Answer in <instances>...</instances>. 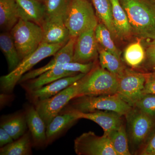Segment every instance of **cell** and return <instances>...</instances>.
Here are the masks:
<instances>
[{"label": "cell", "mask_w": 155, "mask_h": 155, "mask_svg": "<svg viewBox=\"0 0 155 155\" xmlns=\"http://www.w3.org/2000/svg\"><path fill=\"white\" fill-rule=\"evenodd\" d=\"M143 95L155 94V79L150 77L146 74V81L143 91Z\"/></svg>", "instance_id": "836d02e7"}, {"label": "cell", "mask_w": 155, "mask_h": 155, "mask_svg": "<svg viewBox=\"0 0 155 155\" xmlns=\"http://www.w3.org/2000/svg\"><path fill=\"white\" fill-rule=\"evenodd\" d=\"M95 34L98 44L103 48L121 59V53L115 45L110 32L104 23L97 24L95 29Z\"/></svg>", "instance_id": "83f0119b"}, {"label": "cell", "mask_w": 155, "mask_h": 155, "mask_svg": "<svg viewBox=\"0 0 155 155\" xmlns=\"http://www.w3.org/2000/svg\"><path fill=\"white\" fill-rule=\"evenodd\" d=\"M74 150L78 155H117L107 136L85 132L74 140Z\"/></svg>", "instance_id": "30bf717a"}, {"label": "cell", "mask_w": 155, "mask_h": 155, "mask_svg": "<svg viewBox=\"0 0 155 155\" xmlns=\"http://www.w3.org/2000/svg\"><path fill=\"white\" fill-rule=\"evenodd\" d=\"M65 45H52L42 43L37 49L22 60L16 69L1 77V91L4 94L11 93L24 74L44 59L54 55Z\"/></svg>", "instance_id": "7a4b0ae2"}, {"label": "cell", "mask_w": 155, "mask_h": 155, "mask_svg": "<svg viewBox=\"0 0 155 155\" xmlns=\"http://www.w3.org/2000/svg\"><path fill=\"white\" fill-rule=\"evenodd\" d=\"M65 112L72 113L78 119H88L95 122L103 128L104 135L106 136L123 122V116L112 111H97L91 113H82L67 105L61 112Z\"/></svg>", "instance_id": "7c38bea8"}, {"label": "cell", "mask_w": 155, "mask_h": 155, "mask_svg": "<svg viewBox=\"0 0 155 155\" xmlns=\"http://www.w3.org/2000/svg\"><path fill=\"white\" fill-rule=\"evenodd\" d=\"M25 117L33 147L41 148L47 146L46 125L34 105L25 106Z\"/></svg>", "instance_id": "2e32d148"}, {"label": "cell", "mask_w": 155, "mask_h": 155, "mask_svg": "<svg viewBox=\"0 0 155 155\" xmlns=\"http://www.w3.org/2000/svg\"><path fill=\"white\" fill-rule=\"evenodd\" d=\"M134 107L150 116L155 117V94L143 95Z\"/></svg>", "instance_id": "4dcf8cb0"}, {"label": "cell", "mask_w": 155, "mask_h": 155, "mask_svg": "<svg viewBox=\"0 0 155 155\" xmlns=\"http://www.w3.org/2000/svg\"><path fill=\"white\" fill-rule=\"evenodd\" d=\"M113 21L117 38H126L133 35L131 26L125 10L119 0H110Z\"/></svg>", "instance_id": "44dd1931"}, {"label": "cell", "mask_w": 155, "mask_h": 155, "mask_svg": "<svg viewBox=\"0 0 155 155\" xmlns=\"http://www.w3.org/2000/svg\"><path fill=\"white\" fill-rule=\"evenodd\" d=\"M146 61L148 66L155 67V47L149 46L146 51Z\"/></svg>", "instance_id": "e575fe53"}, {"label": "cell", "mask_w": 155, "mask_h": 155, "mask_svg": "<svg viewBox=\"0 0 155 155\" xmlns=\"http://www.w3.org/2000/svg\"><path fill=\"white\" fill-rule=\"evenodd\" d=\"M19 19L41 25L46 16L43 2L38 0H17Z\"/></svg>", "instance_id": "e0dca14e"}, {"label": "cell", "mask_w": 155, "mask_h": 155, "mask_svg": "<svg viewBox=\"0 0 155 155\" xmlns=\"http://www.w3.org/2000/svg\"><path fill=\"white\" fill-rule=\"evenodd\" d=\"M118 86L117 94L131 107L143 96L146 74L126 69L122 75L118 77Z\"/></svg>", "instance_id": "9c48e42d"}, {"label": "cell", "mask_w": 155, "mask_h": 155, "mask_svg": "<svg viewBox=\"0 0 155 155\" xmlns=\"http://www.w3.org/2000/svg\"><path fill=\"white\" fill-rule=\"evenodd\" d=\"M67 105L82 113L109 111L122 116H125L132 107L117 94L77 97L71 100Z\"/></svg>", "instance_id": "3957f363"}, {"label": "cell", "mask_w": 155, "mask_h": 155, "mask_svg": "<svg viewBox=\"0 0 155 155\" xmlns=\"http://www.w3.org/2000/svg\"><path fill=\"white\" fill-rule=\"evenodd\" d=\"M127 14L133 35L155 39V0H119Z\"/></svg>", "instance_id": "6da1fadb"}, {"label": "cell", "mask_w": 155, "mask_h": 155, "mask_svg": "<svg viewBox=\"0 0 155 155\" xmlns=\"http://www.w3.org/2000/svg\"><path fill=\"white\" fill-rule=\"evenodd\" d=\"M33 142L29 130L13 142L2 147L1 155H29L32 154Z\"/></svg>", "instance_id": "cb8c5ba5"}, {"label": "cell", "mask_w": 155, "mask_h": 155, "mask_svg": "<svg viewBox=\"0 0 155 155\" xmlns=\"http://www.w3.org/2000/svg\"><path fill=\"white\" fill-rule=\"evenodd\" d=\"M124 58L126 64L132 68H137L143 63L146 59V52L140 41L131 44L126 48Z\"/></svg>", "instance_id": "f546056e"}, {"label": "cell", "mask_w": 155, "mask_h": 155, "mask_svg": "<svg viewBox=\"0 0 155 155\" xmlns=\"http://www.w3.org/2000/svg\"><path fill=\"white\" fill-rule=\"evenodd\" d=\"M17 0H0V26L10 31L19 20Z\"/></svg>", "instance_id": "7402d4cb"}, {"label": "cell", "mask_w": 155, "mask_h": 155, "mask_svg": "<svg viewBox=\"0 0 155 155\" xmlns=\"http://www.w3.org/2000/svg\"><path fill=\"white\" fill-rule=\"evenodd\" d=\"M21 61L35 51L42 42L41 25L19 19L10 31Z\"/></svg>", "instance_id": "5b68a950"}, {"label": "cell", "mask_w": 155, "mask_h": 155, "mask_svg": "<svg viewBox=\"0 0 155 155\" xmlns=\"http://www.w3.org/2000/svg\"><path fill=\"white\" fill-rule=\"evenodd\" d=\"M79 80L55 95L33 104L44 121L46 127L71 100L77 97Z\"/></svg>", "instance_id": "ba28073f"}, {"label": "cell", "mask_w": 155, "mask_h": 155, "mask_svg": "<svg viewBox=\"0 0 155 155\" xmlns=\"http://www.w3.org/2000/svg\"><path fill=\"white\" fill-rule=\"evenodd\" d=\"M38 1H41V2H43L44 0H38Z\"/></svg>", "instance_id": "f35d334b"}, {"label": "cell", "mask_w": 155, "mask_h": 155, "mask_svg": "<svg viewBox=\"0 0 155 155\" xmlns=\"http://www.w3.org/2000/svg\"><path fill=\"white\" fill-rule=\"evenodd\" d=\"M97 16L106 25L114 38H117L113 21L110 0H92Z\"/></svg>", "instance_id": "484cf974"}, {"label": "cell", "mask_w": 155, "mask_h": 155, "mask_svg": "<svg viewBox=\"0 0 155 155\" xmlns=\"http://www.w3.org/2000/svg\"><path fill=\"white\" fill-rule=\"evenodd\" d=\"M0 48L8 62L9 72H12L22 61L10 31H3L1 33Z\"/></svg>", "instance_id": "603a6c76"}, {"label": "cell", "mask_w": 155, "mask_h": 155, "mask_svg": "<svg viewBox=\"0 0 155 155\" xmlns=\"http://www.w3.org/2000/svg\"><path fill=\"white\" fill-rule=\"evenodd\" d=\"M118 86L116 75L102 67H94L79 80L77 97L116 94Z\"/></svg>", "instance_id": "277c9868"}, {"label": "cell", "mask_w": 155, "mask_h": 155, "mask_svg": "<svg viewBox=\"0 0 155 155\" xmlns=\"http://www.w3.org/2000/svg\"><path fill=\"white\" fill-rule=\"evenodd\" d=\"M94 64L92 62L82 64L78 62H67L63 64V68L64 70L69 72L75 73L87 74L93 69Z\"/></svg>", "instance_id": "1f68e13d"}, {"label": "cell", "mask_w": 155, "mask_h": 155, "mask_svg": "<svg viewBox=\"0 0 155 155\" xmlns=\"http://www.w3.org/2000/svg\"><path fill=\"white\" fill-rule=\"evenodd\" d=\"M147 46H151L155 47V39L153 40L152 41L147 43Z\"/></svg>", "instance_id": "8d00e7d4"}, {"label": "cell", "mask_w": 155, "mask_h": 155, "mask_svg": "<svg viewBox=\"0 0 155 155\" xmlns=\"http://www.w3.org/2000/svg\"><path fill=\"white\" fill-rule=\"evenodd\" d=\"M71 1L72 0H44L45 17L58 18L65 21Z\"/></svg>", "instance_id": "f1b7e54d"}, {"label": "cell", "mask_w": 155, "mask_h": 155, "mask_svg": "<svg viewBox=\"0 0 155 155\" xmlns=\"http://www.w3.org/2000/svg\"><path fill=\"white\" fill-rule=\"evenodd\" d=\"M96 27L88 28L76 38L73 62L87 64L92 62L96 57L98 47L95 34Z\"/></svg>", "instance_id": "8fae6325"}, {"label": "cell", "mask_w": 155, "mask_h": 155, "mask_svg": "<svg viewBox=\"0 0 155 155\" xmlns=\"http://www.w3.org/2000/svg\"><path fill=\"white\" fill-rule=\"evenodd\" d=\"M99 59L101 67L107 70L117 77L122 75L126 68L119 59L104 48L98 49Z\"/></svg>", "instance_id": "4316f807"}, {"label": "cell", "mask_w": 155, "mask_h": 155, "mask_svg": "<svg viewBox=\"0 0 155 155\" xmlns=\"http://www.w3.org/2000/svg\"><path fill=\"white\" fill-rule=\"evenodd\" d=\"M138 153L141 155H155V131L149 137Z\"/></svg>", "instance_id": "d6a6232c"}, {"label": "cell", "mask_w": 155, "mask_h": 155, "mask_svg": "<svg viewBox=\"0 0 155 155\" xmlns=\"http://www.w3.org/2000/svg\"><path fill=\"white\" fill-rule=\"evenodd\" d=\"M129 143L139 153L150 134L154 125V117L133 107L125 116Z\"/></svg>", "instance_id": "52a82bcc"}, {"label": "cell", "mask_w": 155, "mask_h": 155, "mask_svg": "<svg viewBox=\"0 0 155 155\" xmlns=\"http://www.w3.org/2000/svg\"><path fill=\"white\" fill-rule=\"evenodd\" d=\"M41 26L43 32L42 43L66 44L71 38L64 19L45 17Z\"/></svg>", "instance_id": "5bb4252c"}, {"label": "cell", "mask_w": 155, "mask_h": 155, "mask_svg": "<svg viewBox=\"0 0 155 155\" xmlns=\"http://www.w3.org/2000/svg\"><path fill=\"white\" fill-rule=\"evenodd\" d=\"M65 23L73 38L91 27H96L97 19L91 3L88 0H72Z\"/></svg>", "instance_id": "8992f818"}, {"label": "cell", "mask_w": 155, "mask_h": 155, "mask_svg": "<svg viewBox=\"0 0 155 155\" xmlns=\"http://www.w3.org/2000/svg\"><path fill=\"white\" fill-rule=\"evenodd\" d=\"M79 120L70 112H61L46 127L47 145L67 131Z\"/></svg>", "instance_id": "ac0fdd59"}, {"label": "cell", "mask_w": 155, "mask_h": 155, "mask_svg": "<svg viewBox=\"0 0 155 155\" xmlns=\"http://www.w3.org/2000/svg\"><path fill=\"white\" fill-rule=\"evenodd\" d=\"M1 127L6 130L14 140L19 138L26 133L28 127L25 111L2 116Z\"/></svg>", "instance_id": "ffe728a7"}, {"label": "cell", "mask_w": 155, "mask_h": 155, "mask_svg": "<svg viewBox=\"0 0 155 155\" xmlns=\"http://www.w3.org/2000/svg\"><path fill=\"white\" fill-rule=\"evenodd\" d=\"M149 76L152 78H154L155 79V71L152 73H149V74H147Z\"/></svg>", "instance_id": "74e56055"}, {"label": "cell", "mask_w": 155, "mask_h": 155, "mask_svg": "<svg viewBox=\"0 0 155 155\" xmlns=\"http://www.w3.org/2000/svg\"><path fill=\"white\" fill-rule=\"evenodd\" d=\"M85 75L83 73H79L77 75L60 78L41 88L26 92L27 98L32 104L47 99L80 80Z\"/></svg>", "instance_id": "4fadbf2b"}, {"label": "cell", "mask_w": 155, "mask_h": 155, "mask_svg": "<svg viewBox=\"0 0 155 155\" xmlns=\"http://www.w3.org/2000/svg\"><path fill=\"white\" fill-rule=\"evenodd\" d=\"M14 140L13 137L6 130L2 127L0 128V147H1L13 142Z\"/></svg>", "instance_id": "d590c367"}, {"label": "cell", "mask_w": 155, "mask_h": 155, "mask_svg": "<svg viewBox=\"0 0 155 155\" xmlns=\"http://www.w3.org/2000/svg\"><path fill=\"white\" fill-rule=\"evenodd\" d=\"M63 64H59L53 69L39 75L37 77L22 82L20 84L25 91H30L41 88L42 87L60 78L79 74L64 70L63 68Z\"/></svg>", "instance_id": "d6986e66"}, {"label": "cell", "mask_w": 155, "mask_h": 155, "mask_svg": "<svg viewBox=\"0 0 155 155\" xmlns=\"http://www.w3.org/2000/svg\"><path fill=\"white\" fill-rule=\"evenodd\" d=\"M117 155H130L129 140L123 122L107 135Z\"/></svg>", "instance_id": "d4e9b609"}, {"label": "cell", "mask_w": 155, "mask_h": 155, "mask_svg": "<svg viewBox=\"0 0 155 155\" xmlns=\"http://www.w3.org/2000/svg\"><path fill=\"white\" fill-rule=\"evenodd\" d=\"M75 40L76 38H70L67 43L54 56L51 61L44 67L26 72L20 78L18 84L35 78L59 64L72 61Z\"/></svg>", "instance_id": "9a60e30c"}]
</instances>
